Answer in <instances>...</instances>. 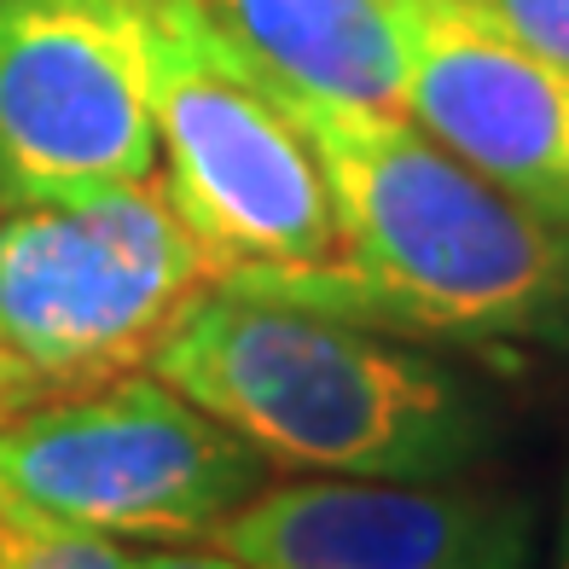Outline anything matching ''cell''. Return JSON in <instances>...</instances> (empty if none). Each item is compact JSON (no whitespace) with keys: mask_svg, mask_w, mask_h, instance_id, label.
<instances>
[{"mask_svg":"<svg viewBox=\"0 0 569 569\" xmlns=\"http://www.w3.org/2000/svg\"><path fill=\"white\" fill-rule=\"evenodd\" d=\"M0 569H128V547L0 495Z\"/></svg>","mask_w":569,"mask_h":569,"instance_id":"30bf717a","label":"cell"},{"mask_svg":"<svg viewBox=\"0 0 569 569\" xmlns=\"http://www.w3.org/2000/svg\"><path fill=\"white\" fill-rule=\"evenodd\" d=\"M273 482V465L151 367L47 396L0 425V495L70 529L198 547Z\"/></svg>","mask_w":569,"mask_h":569,"instance_id":"5b68a950","label":"cell"},{"mask_svg":"<svg viewBox=\"0 0 569 569\" xmlns=\"http://www.w3.org/2000/svg\"><path fill=\"white\" fill-rule=\"evenodd\" d=\"M273 471L442 482L488 442L477 390L396 331L210 279L146 360Z\"/></svg>","mask_w":569,"mask_h":569,"instance_id":"7a4b0ae2","label":"cell"},{"mask_svg":"<svg viewBox=\"0 0 569 569\" xmlns=\"http://www.w3.org/2000/svg\"><path fill=\"white\" fill-rule=\"evenodd\" d=\"M128 569H250L232 552L198 540V547H146V552H128Z\"/></svg>","mask_w":569,"mask_h":569,"instance_id":"7c38bea8","label":"cell"},{"mask_svg":"<svg viewBox=\"0 0 569 569\" xmlns=\"http://www.w3.org/2000/svg\"><path fill=\"white\" fill-rule=\"evenodd\" d=\"M284 93V88H279ZM326 174V268L216 273L396 338H547L569 326V227L465 169L407 111L284 93Z\"/></svg>","mask_w":569,"mask_h":569,"instance_id":"6da1fadb","label":"cell"},{"mask_svg":"<svg viewBox=\"0 0 569 569\" xmlns=\"http://www.w3.org/2000/svg\"><path fill=\"white\" fill-rule=\"evenodd\" d=\"M558 569H569V488H563V523H558Z\"/></svg>","mask_w":569,"mask_h":569,"instance_id":"5bb4252c","label":"cell"},{"mask_svg":"<svg viewBox=\"0 0 569 569\" xmlns=\"http://www.w3.org/2000/svg\"><path fill=\"white\" fill-rule=\"evenodd\" d=\"M442 7L506 36L523 53L569 70V0H442Z\"/></svg>","mask_w":569,"mask_h":569,"instance_id":"8fae6325","label":"cell"},{"mask_svg":"<svg viewBox=\"0 0 569 569\" xmlns=\"http://www.w3.org/2000/svg\"><path fill=\"white\" fill-rule=\"evenodd\" d=\"M401 111L506 198L569 227V70L442 0H412Z\"/></svg>","mask_w":569,"mask_h":569,"instance_id":"ba28073f","label":"cell"},{"mask_svg":"<svg viewBox=\"0 0 569 569\" xmlns=\"http://www.w3.org/2000/svg\"><path fill=\"white\" fill-rule=\"evenodd\" d=\"M210 262L163 187L0 203V367L36 401L140 372Z\"/></svg>","mask_w":569,"mask_h":569,"instance_id":"277c9868","label":"cell"},{"mask_svg":"<svg viewBox=\"0 0 569 569\" xmlns=\"http://www.w3.org/2000/svg\"><path fill=\"white\" fill-rule=\"evenodd\" d=\"M23 407H36V396L23 390V383H18V378H12L7 367H0V425H7L12 412H23Z\"/></svg>","mask_w":569,"mask_h":569,"instance_id":"4fadbf2b","label":"cell"},{"mask_svg":"<svg viewBox=\"0 0 569 569\" xmlns=\"http://www.w3.org/2000/svg\"><path fill=\"white\" fill-rule=\"evenodd\" d=\"M284 93L401 111L412 0H210Z\"/></svg>","mask_w":569,"mask_h":569,"instance_id":"9c48e42d","label":"cell"},{"mask_svg":"<svg viewBox=\"0 0 569 569\" xmlns=\"http://www.w3.org/2000/svg\"><path fill=\"white\" fill-rule=\"evenodd\" d=\"M210 547L250 569H529V511L459 482H268Z\"/></svg>","mask_w":569,"mask_h":569,"instance_id":"52a82bcc","label":"cell"},{"mask_svg":"<svg viewBox=\"0 0 569 569\" xmlns=\"http://www.w3.org/2000/svg\"><path fill=\"white\" fill-rule=\"evenodd\" d=\"M163 198L216 273L326 268L338 256L326 174L279 82L210 0H158L151 36Z\"/></svg>","mask_w":569,"mask_h":569,"instance_id":"3957f363","label":"cell"},{"mask_svg":"<svg viewBox=\"0 0 569 569\" xmlns=\"http://www.w3.org/2000/svg\"><path fill=\"white\" fill-rule=\"evenodd\" d=\"M158 0H0V203L158 174Z\"/></svg>","mask_w":569,"mask_h":569,"instance_id":"8992f818","label":"cell"}]
</instances>
